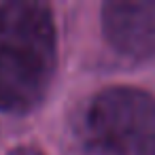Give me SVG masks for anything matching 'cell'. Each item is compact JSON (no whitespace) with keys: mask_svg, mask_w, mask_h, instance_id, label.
<instances>
[{"mask_svg":"<svg viewBox=\"0 0 155 155\" xmlns=\"http://www.w3.org/2000/svg\"><path fill=\"white\" fill-rule=\"evenodd\" d=\"M55 58V24L47 5H0V113L34 108L49 89Z\"/></svg>","mask_w":155,"mask_h":155,"instance_id":"cell-1","label":"cell"},{"mask_svg":"<svg viewBox=\"0 0 155 155\" xmlns=\"http://www.w3.org/2000/svg\"><path fill=\"white\" fill-rule=\"evenodd\" d=\"M83 132L98 155H155V98L136 87H108L87 106Z\"/></svg>","mask_w":155,"mask_h":155,"instance_id":"cell-2","label":"cell"},{"mask_svg":"<svg viewBox=\"0 0 155 155\" xmlns=\"http://www.w3.org/2000/svg\"><path fill=\"white\" fill-rule=\"evenodd\" d=\"M102 28L106 41L125 55L147 58L155 53V2H106Z\"/></svg>","mask_w":155,"mask_h":155,"instance_id":"cell-3","label":"cell"},{"mask_svg":"<svg viewBox=\"0 0 155 155\" xmlns=\"http://www.w3.org/2000/svg\"><path fill=\"white\" fill-rule=\"evenodd\" d=\"M9 155H43L38 149H32V147H19V149H13Z\"/></svg>","mask_w":155,"mask_h":155,"instance_id":"cell-4","label":"cell"}]
</instances>
